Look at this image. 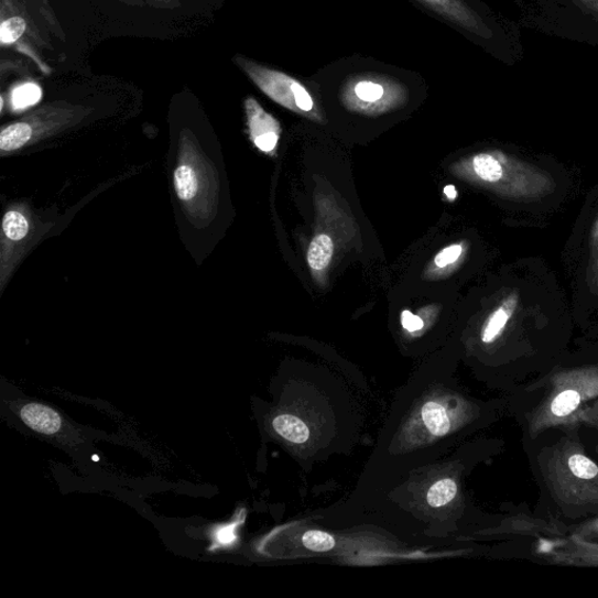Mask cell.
Wrapping results in <instances>:
<instances>
[{
	"label": "cell",
	"instance_id": "6da1fadb",
	"mask_svg": "<svg viewBox=\"0 0 598 598\" xmlns=\"http://www.w3.org/2000/svg\"><path fill=\"white\" fill-rule=\"evenodd\" d=\"M475 177L493 189L519 227L543 228L573 199L577 178L551 154L508 146L475 154Z\"/></svg>",
	"mask_w": 598,
	"mask_h": 598
},
{
	"label": "cell",
	"instance_id": "7a4b0ae2",
	"mask_svg": "<svg viewBox=\"0 0 598 598\" xmlns=\"http://www.w3.org/2000/svg\"><path fill=\"white\" fill-rule=\"evenodd\" d=\"M574 322L598 320V182L588 191L562 254Z\"/></svg>",
	"mask_w": 598,
	"mask_h": 598
},
{
	"label": "cell",
	"instance_id": "3957f363",
	"mask_svg": "<svg viewBox=\"0 0 598 598\" xmlns=\"http://www.w3.org/2000/svg\"><path fill=\"white\" fill-rule=\"evenodd\" d=\"M65 33L47 0H0V44L21 53L44 75L52 74L45 53L54 51V39Z\"/></svg>",
	"mask_w": 598,
	"mask_h": 598
},
{
	"label": "cell",
	"instance_id": "277c9868",
	"mask_svg": "<svg viewBox=\"0 0 598 598\" xmlns=\"http://www.w3.org/2000/svg\"><path fill=\"white\" fill-rule=\"evenodd\" d=\"M447 21L465 29L485 42L499 59L513 65L523 59L524 48L520 32L513 26L499 25L471 8L465 0H421Z\"/></svg>",
	"mask_w": 598,
	"mask_h": 598
},
{
	"label": "cell",
	"instance_id": "5b68a950",
	"mask_svg": "<svg viewBox=\"0 0 598 598\" xmlns=\"http://www.w3.org/2000/svg\"><path fill=\"white\" fill-rule=\"evenodd\" d=\"M533 21L542 30L598 46V0H535Z\"/></svg>",
	"mask_w": 598,
	"mask_h": 598
},
{
	"label": "cell",
	"instance_id": "8992f818",
	"mask_svg": "<svg viewBox=\"0 0 598 598\" xmlns=\"http://www.w3.org/2000/svg\"><path fill=\"white\" fill-rule=\"evenodd\" d=\"M233 61L250 80L279 105L302 112L315 111L311 93L291 75L262 66L242 55L235 56Z\"/></svg>",
	"mask_w": 598,
	"mask_h": 598
},
{
	"label": "cell",
	"instance_id": "52a82bcc",
	"mask_svg": "<svg viewBox=\"0 0 598 598\" xmlns=\"http://www.w3.org/2000/svg\"><path fill=\"white\" fill-rule=\"evenodd\" d=\"M244 108L250 137L255 145L263 152L273 151L280 138L278 121L254 98H248Z\"/></svg>",
	"mask_w": 598,
	"mask_h": 598
},
{
	"label": "cell",
	"instance_id": "ba28073f",
	"mask_svg": "<svg viewBox=\"0 0 598 598\" xmlns=\"http://www.w3.org/2000/svg\"><path fill=\"white\" fill-rule=\"evenodd\" d=\"M19 414L26 426L39 434L55 435L63 428L61 414L42 403H28Z\"/></svg>",
	"mask_w": 598,
	"mask_h": 598
},
{
	"label": "cell",
	"instance_id": "9c48e42d",
	"mask_svg": "<svg viewBox=\"0 0 598 598\" xmlns=\"http://www.w3.org/2000/svg\"><path fill=\"white\" fill-rule=\"evenodd\" d=\"M421 417L424 426L434 436H445L452 430L450 415L446 407H443L438 402L431 401L424 404Z\"/></svg>",
	"mask_w": 598,
	"mask_h": 598
},
{
	"label": "cell",
	"instance_id": "30bf717a",
	"mask_svg": "<svg viewBox=\"0 0 598 598\" xmlns=\"http://www.w3.org/2000/svg\"><path fill=\"white\" fill-rule=\"evenodd\" d=\"M34 138L33 129L29 122L19 121L3 128L0 132V150L11 152L29 144Z\"/></svg>",
	"mask_w": 598,
	"mask_h": 598
},
{
	"label": "cell",
	"instance_id": "8fae6325",
	"mask_svg": "<svg viewBox=\"0 0 598 598\" xmlns=\"http://www.w3.org/2000/svg\"><path fill=\"white\" fill-rule=\"evenodd\" d=\"M273 427L284 439L297 443V445H302L311 437V431H308L306 423L294 415H279L273 421Z\"/></svg>",
	"mask_w": 598,
	"mask_h": 598
},
{
	"label": "cell",
	"instance_id": "7c38bea8",
	"mask_svg": "<svg viewBox=\"0 0 598 598\" xmlns=\"http://www.w3.org/2000/svg\"><path fill=\"white\" fill-rule=\"evenodd\" d=\"M175 188L182 202H189L197 196L199 181L195 168L189 165H181L175 171Z\"/></svg>",
	"mask_w": 598,
	"mask_h": 598
},
{
	"label": "cell",
	"instance_id": "4fadbf2b",
	"mask_svg": "<svg viewBox=\"0 0 598 598\" xmlns=\"http://www.w3.org/2000/svg\"><path fill=\"white\" fill-rule=\"evenodd\" d=\"M334 242L325 235L317 236L308 248L307 262L314 270H323L333 260Z\"/></svg>",
	"mask_w": 598,
	"mask_h": 598
},
{
	"label": "cell",
	"instance_id": "5bb4252c",
	"mask_svg": "<svg viewBox=\"0 0 598 598\" xmlns=\"http://www.w3.org/2000/svg\"><path fill=\"white\" fill-rule=\"evenodd\" d=\"M43 90L34 83H25L12 88L10 104L13 110H25L42 100Z\"/></svg>",
	"mask_w": 598,
	"mask_h": 598
},
{
	"label": "cell",
	"instance_id": "9a60e30c",
	"mask_svg": "<svg viewBox=\"0 0 598 598\" xmlns=\"http://www.w3.org/2000/svg\"><path fill=\"white\" fill-rule=\"evenodd\" d=\"M457 494V485L452 478L436 481L427 493V501L431 508H442L450 503Z\"/></svg>",
	"mask_w": 598,
	"mask_h": 598
},
{
	"label": "cell",
	"instance_id": "2e32d148",
	"mask_svg": "<svg viewBox=\"0 0 598 598\" xmlns=\"http://www.w3.org/2000/svg\"><path fill=\"white\" fill-rule=\"evenodd\" d=\"M30 224L25 216L18 210H9L3 219V231L6 237L12 241H21L28 235Z\"/></svg>",
	"mask_w": 598,
	"mask_h": 598
},
{
	"label": "cell",
	"instance_id": "e0dca14e",
	"mask_svg": "<svg viewBox=\"0 0 598 598\" xmlns=\"http://www.w3.org/2000/svg\"><path fill=\"white\" fill-rule=\"evenodd\" d=\"M581 395L576 391H565L558 394L552 403L551 412L556 417H566L580 406Z\"/></svg>",
	"mask_w": 598,
	"mask_h": 598
},
{
	"label": "cell",
	"instance_id": "ac0fdd59",
	"mask_svg": "<svg viewBox=\"0 0 598 598\" xmlns=\"http://www.w3.org/2000/svg\"><path fill=\"white\" fill-rule=\"evenodd\" d=\"M303 545L314 552L331 551L335 545V537L322 531H307L303 535Z\"/></svg>",
	"mask_w": 598,
	"mask_h": 598
},
{
	"label": "cell",
	"instance_id": "d6986e66",
	"mask_svg": "<svg viewBox=\"0 0 598 598\" xmlns=\"http://www.w3.org/2000/svg\"><path fill=\"white\" fill-rule=\"evenodd\" d=\"M569 467L574 475L581 478H592L598 475V467L588 457L577 454L569 458Z\"/></svg>",
	"mask_w": 598,
	"mask_h": 598
},
{
	"label": "cell",
	"instance_id": "ffe728a7",
	"mask_svg": "<svg viewBox=\"0 0 598 598\" xmlns=\"http://www.w3.org/2000/svg\"><path fill=\"white\" fill-rule=\"evenodd\" d=\"M357 98L363 102H377L382 99L384 89L380 84L373 81H361L356 85Z\"/></svg>",
	"mask_w": 598,
	"mask_h": 598
},
{
	"label": "cell",
	"instance_id": "44dd1931",
	"mask_svg": "<svg viewBox=\"0 0 598 598\" xmlns=\"http://www.w3.org/2000/svg\"><path fill=\"white\" fill-rule=\"evenodd\" d=\"M211 542H214V546H211L209 551L233 544L236 542V524H227L216 528L215 532L211 533Z\"/></svg>",
	"mask_w": 598,
	"mask_h": 598
},
{
	"label": "cell",
	"instance_id": "7402d4cb",
	"mask_svg": "<svg viewBox=\"0 0 598 598\" xmlns=\"http://www.w3.org/2000/svg\"><path fill=\"white\" fill-rule=\"evenodd\" d=\"M132 7H149L159 10H176L182 7L183 0H120Z\"/></svg>",
	"mask_w": 598,
	"mask_h": 598
},
{
	"label": "cell",
	"instance_id": "603a6c76",
	"mask_svg": "<svg viewBox=\"0 0 598 598\" xmlns=\"http://www.w3.org/2000/svg\"><path fill=\"white\" fill-rule=\"evenodd\" d=\"M463 249L465 248H463L461 244H453L446 249H443L442 252L435 258V264L438 268H445L455 263L461 257Z\"/></svg>",
	"mask_w": 598,
	"mask_h": 598
},
{
	"label": "cell",
	"instance_id": "cb8c5ba5",
	"mask_svg": "<svg viewBox=\"0 0 598 598\" xmlns=\"http://www.w3.org/2000/svg\"><path fill=\"white\" fill-rule=\"evenodd\" d=\"M401 323L404 329L410 333H416L423 329L424 323L418 317L413 315L411 312H403L401 315Z\"/></svg>",
	"mask_w": 598,
	"mask_h": 598
},
{
	"label": "cell",
	"instance_id": "d4e9b609",
	"mask_svg": "<svg viewBox=\"0 0 598 598\" xmlns=\"http://www.w3.org/2000/svg\"><path fill=\"white\" fill-rule=\"evenodd\" d=\"M445 195H446L450 200L455 199L456 196H457V192H456L455 186H453V185L447 186V187L445 188Z\"/></svg>",
	"mask_w": 598,
	"mask_h": 598
},
{
	"label": "cell",
	"instance_id": "484cf974",
	"mask_svg": "<svg viewBox=\"0 0 598 598\" xmlns=\"http://www.w3.org/2000/svg\"><path fill=\"white\" fill-rule=\"evenodd\" d=\"M594 331H598V320L594 324Z\"/></svg>",
	"mask_w": 598,
	"mask_h": 598
},
{
	"label": "cell",
	"instance_id": "4316f807",
	"mask_svg": "<svg viewBox=\"0 0 598 598\" xmlns=\"http://www.w3.org/2000/svg\"><path fill=\"white\" fill-rule=\"evenodd\" d=\"M597 529H598V524H597Z\"/></svg>",
	"mask_w": 598,
	"mask_h": 598
}]
</instances>
